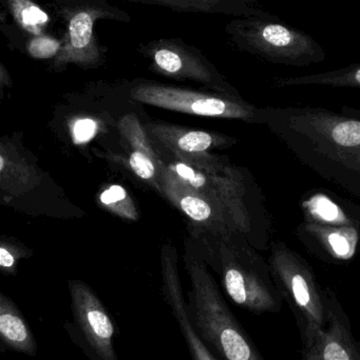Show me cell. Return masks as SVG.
<instances>
[{
  "instance_id": "cell-7",
  "label": "cell",
  "mask_w": 360,
  "mask_h": 360,
  "mask_svg": "<svg viewBox=\"0 0 360 360\" xmlns=\"http://www.w3.org/2000/svg\"><path fill=\"white\" fill-rule=\"evenodd\" d=\"M131 96L139 103L180 113L262 124L263 108L255 107L235 95L217 96L166 86H144L135 89Z\"/></svg>"
},
{
  "instance_id": "cell-3",
  "label": "cell",
  "mask_w": 360,
  "mask_h": 360,
  "mask_svg": "<svg viewBox=\"0 0 360 360\" xmlns=\"http://www.w3.org/2000/svg\"><path fill=\"white\" fill-rule=\"evenodd\" d=\"M268 266L283 300L293 313L302 348L310 347L327 326V290L310 264L281 240L271 243Z\"/></svg>"
},
{
  "instance_id": "cell-22",
  "label": "cell",
  "mask_w": 360,
  "mask_h": 360,
  "mask_svg": "<svg viewBox=\"0 0 360 360\" xmlns=\"http://www.w3.org/2000/svg\"><path fill=\"white\" fill-rule=\"evenodd\" d=\"M154 60L161 69L168 73H178L182 69L181 58L173 51H158L154 55Z\"/></svg>"
},
{
  "instance_id": "cell-2",
  "label": "cell",
  "mask_w": 360,
  "mask_h": 360,
  "mask_svg": "<svg viewBox=\"0 0 360 360\" xmlns=\"http://www.w3.org/2000/svg\"><path fill=\"white\" fill-rule=\"evenodd\" d=\"M186 269L192 281L188 313L194 329L213 354L220 360H266L204 264L190 258Z\"/></svg>"
},
{
  "instance_id": "cell-17",
  "label": "cell",
  "mask_w": 360,
  "mask_h": 360,
  "mask_svg": "<svg viewBox=\"0 0 360 360\" xmlns=\"http://www.w3.org/2000/svg\"><path fill=\"white\" fill-rule=\"evenodd\" d=\"M99 201L103 203L104 207L120 217L130 220L137 219L135 203L123 186L118 184L110 186L101 193Z\"/></svg>"
},
{
  "instance_id": "cell-25",
  "label": "cell",
  "mask_w": 360,
  "mask_h": 360,
  "mask_svg": "<svg viewBox=\"0 0 360 360\" xmlns=\"http://www.w3.org/2000/svg\"><path fill=\"white\" fill-rule=\"evenodd\" d=\"M0 266L6 275H13L16 272V257L4 245L0 247Z\"/></svg>"
},
{
  "instance_id": "cell-11",
  "label": "cell",
  "mask_w": 360,
  "mask_h": 360,
  "mask_svg": "<svg viewBox=\"0 0 360 360\" xmlns=\"http://www.w3.org/2000/svg\"><path fill=\"white\" fill-rule=\"evenodd\" d=\"M296 233L308 249L327 262H349L359 251V226H325L304 220Z\"/></svg>"
},
{
  "instance_id": "cell-23",
  "label": "cell",
  "mask_w": 360,
  "mask_h": 360,
  "mask_svg": "<svg viewBox=\"0 0 360 360\" xmlns=\"http://www.w3.org/2000/svg\"><path fill=\"white\" fill-rule=\"evenodd\" d=\"M58 44L55 40L48 38H39L33 40L30 44V54L36 58H49L56 53Z\"/></svg>"
},
{
  "instance_id": "cell-20",
  "label": "cell",
  "mask_w": 360,
  "mask_h": 360,
  "mask_svg": "<svg viewBox=\"0 0 360 360\" xmlns=\"http://www.w3.org/2000/svg\"><path fill=\"white\" fill-rule=\"evenodd\" d=\"M129 165L133 172L144 180L156 179V169L154 158L141 151H133L129 158Z\"/></svg>"
},
{
  "instance_id": "cell-6",
  "label": "cell",
  "mask_w": 360,
  "mask_h": 360,
  "mask_svg": "<svg viewBox=\"0 0 360 360\" xmlns=\"http://www.w3.org/2000/svg\"><path fill=\"white\" fill-rule=\"evenodd\" d=\"M72 321L63 329L89 360H120L114 349L118 330L99 296L87 283L69 281Z\"/></svg>"
},
{
  "instance_id": "cell-18",
  "label": "cell",
  "mask_w": 360,
  "mask_h": 360,
  "mask_svg": "<svg viewBox=\"0 0 360 360\" xmlns=\"http://www.w3.org/2000/svg\"><path fill=\"white\" fill-rule=\"evenodd\" d=\"M120 129H122L123 134L125 135L127 141L135 148V151L144 152V153L148 154L156 160L154 150L150 147L147 136L144 133L142 127L139 126L137 118L133 117L132 115L125 116L120 120Z\"/></svg>"
},
{
  "instance_id": "cell-5",
  "label": "cell",
  "mask_w": 360,
  "mask_h": 360,
  "mask_svg": "<svg viewBox=\"0 0 360 360\" xmlns=\"http://www.w3.org/2000/svg\"><path fill=\"white\" fill-rule=\"evenodd\" d=\"M241 48L263 60L287 67H309L327 58L325 49L306 32L277 16H253L235 29Z\"/></svg>"
},
{
  "instance_id": "cell-1",
  "label": "cell",
  "mask_w": 360,
  "mask_h": 360,
  "mask_svg": "<svg viewBox=\"0 0 360 360\" xmlns=\"http://www.w3.org/2000/svg\"><path fill=\"white\" fill-rule=\"evenodd\" d=\"M268 127L304 165L360 197V117L323 108H263Z\"/></svg>"
},
{
  "instance_id": "cell-12",
  "label": "cell",
  "mask_w": 360,
  "mask_h": 360,
  "mask_svg": "<svg viewBox=\"0 0 360 360\" xmlns=\"http://www.w3.org/2000/svg\"><path fill=\"white\" fill-rule=\"evenodd\" d=\"M0 342L2 350L34 357L38 345L35 335L19 307L0 293Z\"/></svg>"
},
{
  "instance_id": "cell-9",
  "label": "cell",
  "mask_w": 360,
  "mask_h": 360,
  "mask_svg": "<svg viewBox=\"0 0 360 360\" xmlns=\"http://www.w3.org/2000/svg\"><path fill=\"white\" fill-rule=\"evenodd\" d=\"M163 191L171 202L194 221L206 224L224 236H230L234 233L245 236L225 209L188 188L169 169L163 173Z\"/></svg>"
},
{
  "instance_id": "cell-14",
  "label": "cell",
  "mask_w": 360,
  "mask_h": 360,
  "mask_svg": "<svg viewBox=\"0 0 360 360\" xmlns=\"http://www.w3.org/2000/svg\"><path fill=\"white\" fill-rule=\"evenodd\" d=\"M154 132L159 141L168 146V148L188 154L201 155L211 148L225 147L235 143V139L232 137L213 134L205 131H178L159 126L154 129Z\"/></svg>"
},
{
  "instance_id": "cell-16",
  "label": "cell",
  "mask_w": 360,
  "mask_h": 360,
  "mask_svg": "<svg viewBox=\"0 0 360 360\" xmlns=\"http://www.w3.org/2000/svg\"><path fill=\"white\" fill-rule=\"evenodd\" d=\"M273 86L276 88H291L299 86H323L331 88L360 89V63L348 65L335 71L296 77L274 78Z\"/></svg>"
},
{
  "instance_id": "cell-10",
  "label": "cell",
  "mask_w": 360,
  "mask_h": 360,
  "mask_svg": "<svg viewBox=\"0 0 360 360\" xmlns=\"http://www.w3.org/2000/svg\"><path fill=\"white\" fill-rule=\"evenodd\" d=\"M163 293L185 340L192 360H220L194 329L188 313L175 253L165 247L162 253Z\"/></svg>"
},
{
  "instance_id": "cell-4",
  "label": "cell",
  "mask_w": 360,
  "mask_h": 360,
  "mask_svg": "<svg viewBox=\"0 0 360 360\" xmlns=\"http://www.w3.org/2000/svg\"><path fill=\"white\" fill-rule=\"evenodd\" d=\"M230 236L222 243L220 258L224 291L234 304L254 314L280 312L285 300L268 262L249 245H232Z\"/></svg>"
},
{
  "instance_id": "cell-15",
  "label": "cell",
  "mask_w": 360,
  "mask_h": 360,
  "mask_svg": "<svg viewBox=\"0 0 360 360\" xmlns=\"http://www.w3.org/2000/svg\"><path fill=\"white\" fill-rule=\"evenodd\" d=\"M0 180L2 190L11 194H20L39 182L34 167L27 165L8 146H1L0 153Z\"/></svg>"
},
{
  "instance_id": "cell-24",
  "label": "cell",
  "mask_w": 360,
  "mask_h": 360,
  "mask_svg": "<svg viewBox=\"0 0 360 360\" xmlns=\"http://www.w3.org/2000/svg\"><path fill=\"white\" fill-rule=\"evenodd\" d=\"M21 20L27 27H37L44 25L48 20L46 13L35 6H29L20 13Z\"/></svg>"
},
{
  "instance_id": "cell-21",
  "label": "cell",
  "mask_w": 360,
  "mask_h": 360,
  "mask_svg": "<svg viewBox=\"0 0 360 360\" xmlns=\"http://www.w3.org/2000/svg\"><path fill=\"white\" fill-rule=\"evenodd\" d=\"M97 130V127L94 120H89V118L77 120L72 128L74 143L77 145L88 143L95 136Z\"/></svg>"
},
{
  "instance_id": "cell-8",
  "label": "cell",
  "mask_w": 360,
  "mask_h": 360,
  "mask_svg": "<svg viewBox=\"0 0 360 360\" xmlns=\"http://www.w3.org/2000/svg\"><path fill=\"white\" fill-rule=\"evenodd\" d=\"M327 319L314 342L302 348V360H360V344L350 319L331 289H327Z\"/></svg>"
},
{
  "instance_id": "cell-13",
  "label": "cell",
  "mask_w": 360,
  "mask_h": 360,
  "mask_svg": "<svg viewBox=\"0 0 360 360\" xmlns=\"http://www.w3.org/2000/svg\"><path fill=\"white\" fill-rule=\"evenodd\" d=\"M304 220L331 226H359L360 209L351 211V205H344L323 192L304 197L300 202Z\"/></svg>"
},
{
  "instance_id": "cell-19",
  "label": "cell",
  "mask_w": 360,
  "mask_h": 360,
  "mask_svg": "<svg viewBox=\"0 0 360 360\" xmlns=\"http://www.w3.org/2000/svg\"><path fill=\"white\" fill-rule=\"evenodd\" d=\"M70 38L74 48L82 49L90 42L92 36V19L87 13H80L70 22Z\"/></svg>"
}]
</instances>
